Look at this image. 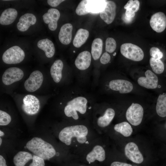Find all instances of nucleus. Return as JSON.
Returning <instances> with one entry per match:
<instances>
[{"instance_id": "f8f14e48", "label": "nucleus", "mask_w": 166, "mask_h": 166, "mask_svg": "<svg viewBox=\"0 0 166 166\" xmlns=\"http://www.w3.org/2000/svg\"><path fill=\"white\" fill-rule=\"evenodd\" d=\"M145 75V77L142 76L138 78V84L140 86L148 89L156 88L158 81L157 76L150 70H146Z\"/></svg>"}, {"instance_id": "0eeeda50", "label": "nucleus", "mask_w": 166, "mask_h": 166, "mask_svg": "<svg viewBox=\"0 0 166 166\" xmlns=\"http://www.w3.org/2000/svg\"><path fill=\"white\" fill-rule=\"evenodd\" d=\"M22 109L26 114H35L38 113L40 108L38 99L35 96L28 94L25 96L23 100Z\"/></svg>"}, {"instance_id": "09e8293b", "label": "nucleus", "mask_w": 166, "mask_h": 166, "mask_svg": "<svg viewBox=\"0 0 166 166\" xmlns=\"http://www.w3.org/2000/svg\"></svg>"}, {"instance_id": "a18cd8bd", "label": "nucleus", "mask_w": 166, "mask_h": 166, "mask_svg": "<svg viewBox=\"0 0 166 166\" xmlns=\"http://www.w3.org/2000/svg\"><path fill=\"white\" fill-rule=\"evenodd\" d=\"M116 54V53H115L114 54H113V56H115Z\"/></svg>"}, {"instance_id": "4be33fe9", "label": "nucleus", "mask_w": 166, "mask_h": 166, "mask_svg": "<svg viewBox=\"0 0 166 166\" xmlns=\"http://www.w3.org/2000/svg\"><path fill=\"white\" fill-rule=\"evenodd\" d=\"M38 47L43 51L48 58L52 57L55 53V48L53 43L48 38L39 40L37 43Z\"/></svg>"}, {"instance_id": "e433bc0d", "label": "nucleus", "mask_w": 166, "mask_h": 166, "mask_svg": "<svg viewBox=\"0 0 166 166\" xmlns=\"http://www.w3.org/2000/svg\"><path fill=\"white\" fill-rule=\"evenodd\" d=\"M111 60V56L107 52H105L101 55L100 58V62L103 65L109 63Z\"/></svg>"}, {"instance_id": "39448f33", "label": "nucleus", "mask_w": 166, "mask_h": 166, "mask_svg": "<svg viewBox=\"0 0 166 166\" xmlns=\"http://www.w3.org/2000/svg\"><path fill=\"white\" fill-rule=\"evenodd\" d=\"M25 57L24 51L19 46L15 45L4 52L2 56V60L6 64H16L21 62Z\"/></svg>"}, {"instance_id": "a19ab883", "label": "nucleus", "mask_w": 166, "mask_h": 166, "mask_svg": "<svg viewBox=\"0 0 166 166\" xmlns=\"http://www.w3.org/2000/svg\"><path fill=\"white\" fill-rule=\"evenodd\" d=\"M125 14L127 17L133 18L135 15V13L126 10Z\"/></svg>"}, {"instance_id": "c03bdc74", "label": "nucleus", "mask_w": 166, "mask_h": 166, "mask_svg": "<svg viewBox=\"0 0 166 166\" xmlns=\"http://www.w3.org/2000/svg\"><path fill=\"white\" fill-rule=\"evenodd\" d=\"M2 143V139L1 137L0 138V145H1Z\"/></svg>"}, {"instance_id": "9d476101", "label": "nucleus", "mask_w": 166, "mask_h": 166, "mask_svg": "<svg viewBox=\"0 0 166 166\" xmlns=\"http://www.w3.org/2000/svg\"><path fill=\"white\" fill-rule=\"evenodd\" d=\"M24 76V73L20 69L17 67H12L7 69L2 77L3 83L9 85L22 79Z\"/></svg>"}, {"instance_id": "b1692460", "label": "nucleus", "mask_w": 166, "mask_h": 166, "mask_svg": "<svg viewBox=\"0 0 166 166\" xmlns=\"http://www.w3.org/2000/svg\"><path fill=\"white\" fill-rule=\"evenodd\" d=\"M107 0H88L85 7L89 12L100 13L105 9Z\"/></svg>"}, {"instance_id": "c756f323", "label": "nucleus", "mask_w": 166, "mask_h": 166, "mask_svg": "<svg viewBox=\"0 0 166 166\" xmlns=\"http://www.w3.org/2000/svg\"><path fill=\"white\" fill-rule=\"evenodd\" d=\"M150 66L153 71L157 74L163 73L164 66L163 62L160 59H156L151 57L149 60Z\"/></svg>"}, {"instance_id": "cd10ccee", "label": "nucleus", "mask_w": 166, "mask_h": 166, "mask_svg": "<svg viewBox=\"0 0 166 166\" xmlns=\"http://www.w3.org/2000/svg\"><path fill=\"white\" fill-rule=\"evenodd\" d=\"M102 47L103 42L101 39L97 38L93 40L91 46V54L94 60H97L100 58Z\"/></svg>"}, {"instance_id": "c9c22d12", "label": "nucleus", "mask_w": 166, "mask_h": 166, "mask_svg": "<svg viewBox=\"0 0 166 166\" xmlns=\"http://www.w3.org/2000/svg\"><path fill=\"white\" fill-rule=\"evenodd\" d=\"M45 165L44 161L43 159L34 155L32 162L29 166H45Z\"/></svg>"}, {"instance_id": "a878e982", "label": "nucleus", "mask_w": 166, "mask_h": 166, "mask_svg": "<svg viewBox=\"0 0 166 166\" xmlns=\"http://www.w3.org/2000/svg\"><path fill=\"white\" fill-rule=\"evenodd\" d=\"M89 35V31L80 28L76 32L73 41V45L77 48L81 47L85 42Z\"/></svg>"}, {"instance_id": "f03ea898", "label": "nucleus", "mask_w": 166, "mask_h": 166, "mask_svg": "<svg viewBox=\"0 0 166 166\" xmlns=\"http://www.w3.org/2000/svg\"><path fill=\"white\" fill-rule=\"evenodd\" d=\"M26 147L34 155L44 160L51 158L56 154V151L52 145L39 137L33 138L27 143Z\"/></svg>"}, {"instance_id": "7c9ffc66", "label": "nucleus", "mask_w": 166, "mask_h": 166, "mask_svg": "<svg viewBox=\"0 0 166 166\" xmlns=\"http://www.w3.org/2000/svg\"><path fill=\"white\" fill-rule=\"evenodd\" d=\"M140 3L137 0H129L124 6L126 10L136 13L139 10Z\"/></svg>"}, {"instance_id": "473e14b6", "label": "nucleus", "mask_w": 166, "mask_h": 166, "mask_svg": "<svg viewBox=\"0 0 166 166\" xmlns=\"http://www.w3.org/2000/svg\"><path fill=\"white\" fill-rule=\"evenodd\" d=\"M88 0L81 1L77 6L75 10L77 14L81 16L85 15L89 13L86 8L85 6Z\"/></svg>"}, {"instance_id": "2f4dec72", "label": "nucleus", "mask_w": 166, "mask_h": 166, "mask_svg": "<svg viewBox=\"0 0 166 166\" xmlns=\"http://www.w3.org/2000/svg\"><path fill=\"white\" fill-rule=\"evenodd\" d=\"M117 44L115 39L112 38H107L105 41V50L109 53L113 52L116 49Z\"/></svg>"}, {"instance_id": "1a4fd4ad", "label": "nucleus", "mask_w": 166, "mask_h": 166, "mask_svg": "<svg viewBox=\"0 0 166 166\" xmlns=\"http://www.w3.org/2000/svg\"><path fill=\"white\" fill-rule=\"evenodd\" d=\"M108 86L112 91L121 94L128 93L133 89V85L129 81L122 79H114L108 83Z\"/></svg>"}, {"instance_id": "ea45409f", "label": "nucleus", "mask_w": 166, "mask_h": 166, "mask_svg": "<svg viewBox=\"0 0 166 166\" xmlns=\"http://www.w3.org/2000/svg\"><path fill=\"white\" fill-rule=\"evenodd\" d=\"M122 19L125 22L128 23H130L132 21L133 18L127 17L124 14L122 16Z\"/></svg>"}, {"instance_id": "79ce46f5", "label": "nucleus", "mask_w": 166, "mask_h": 166, "mask_svg": "<svg viewBox=\"0 0 166 166\" xmlns=\"http://www.w3.org/2000/svg\"><path fill=\"white\" fill-rule=\"evenodd\" d=\"M6 163L5 159L2 156L0 155V166H7Z\"/></svg>"}, {"instance_id": "de8ad7c7", "label": "nucleus", "mask_w": 166, "mask_h": 166, "mask_svg": "<svg viewBox=\"0 0 166 166\" xmlns=\"http://www.w3.org/2000/svg\"><path fill=\"white\" fill-rule=\"evenodd\" d=\"M75 52V51H73V52Z\"/></svg>"}, {"instance_id": "f257e3e1", "label": "nucleus", "mask_w": 166, "mask_h": 166, "mask_svg": "<svg viewBox=\"0 0 166 166\" xmlns=\"http://www.w3.org/2000/svg\"><path fill=\"white\" fill-rule=\"evenodd\" d=\"M81 90L75 89L72 92L64 109L65 115L75 120L79 118L78 113L81 114L86 113L89 104L93 101L89 95Z\"/></svg>"}, {"instance_id": "72a5a7b5", "label": "nucleus", "mask_w": 166, "mask_h": 166, "mask_svg": "<svg viewBox=\"0 0 166 166\" xmlns=\"http://www.w3.org/2000/svg\"><path fill=\"white\" fill-rule=\"evenodd\" d=\"M11 118L10 115L6 112L0 110V125H8L10 122Z\"/></svg>"}, {"instance_id": "6e6552de", "label": "nucleus", "mask_w": 166, "mask_h": 166, "mask_svg": "<svg viewBox=\"0 0 166 166\" xmlns=\"http://www.w3.org/2000/svg\"><path fill=\"white\" fill-rule=\"evenodd\" d=\"M42 73L39 70L32 72L24 84L26 89L29 92H32L38 89L41 86L43 81Z\"/></svg>"}, {"instance_id": "ddd939ff", "label": "nucleus", "mask_w": 166, "mask_h": 166, "mask_svg": "<svg viewBox=\"0 0 166 166\" xmlns=\"http://www.w3.org/2000/svg\"><path fill=\"white\" fill-rule=\"evenodd\" d=\"M149 22L151 27L154 31L161 33L166 27V16L162 12H157L152 15Z\"/></svg>"}, {"instance_id": "dca6fc26", "label": "nucleus", "mask_w": 166, "mask_h": 166, "mask_svg": "<svg viewBox=\"0 0 166 166\" xmlns=\"http://www.w3.org/2000/svg\"><path fill=\"white\" fill-rule=\"evenodd\" d=\"M91 55L88 51H84L80 53L75 61L76 67L81 71H84L90 66L91 61Z\"/></svg>"}, {"instance_id": "4c0bfd02", "label": "nucleus", "mask_w": 166, "mask_h": 166, "mask_svg": "<svg viewBox=\"0 0 166 166\" xmlns=\"http://www.w3.org/2000/svg\"><path fill=\"white\" fill-rule=\"evenodd\" d=\"M63 0H48V4L50 6L55 7L58 6L61 3L64 1Z\"/></svg>"}, {"instance_id": "5701e85b", "label": "nucleus", "mask_w": 166, "mask_h": 166, "mask_svg": "<svg viewBox=\"0 0 166 166\" xmlns=\"http://www.w3.org/2000/svg\"><path fill=\"white\" fill-rule=\"evenodd\" d=\"M115 114V111L113 108H107L103 114L97 118V123L98 125L101 127L107 126L113 120Z\"/></svg>"}, {"instance_id": "412c9836", "label": "nucleus", "mask_w": 166, "mask_h": 166, "mask_svg": "<svg viewBox=\"0 0 166 166\" xmlns=\"http://www.w3.org/2000/svg\"><path fill=\"white\" fill-rule=\"evenodd\" d=\"M18 15V12L14 8H9L4 10L0 17V24L8 25L12 23Z\"/></svg>"}, {"instance_id": "7ed1b4c3", "label": "nucleus", "mask_w": 166, "mask_h": 166, "mask_svg": "<svg viewBox=\"0 0 166 166\" xmlns=\"http://www.w3.org/2000/svg\"><path fill=\"white\" fill-rule=\"evenodd\" d=\"M88 133V130L85 126L77 125L64 128L60 132L58 137L61 142L69 145L71 144L72 138L73 137H76L80 143H85Z\"/></svg>"}, {"instance_id": "4468645a", "label": "nucleus", "mask_w": 166, "mask_h": 166, "mask_svg": "<svg viewBox=\"0 0 166 166\" xmlns=\"http://www.w3.org/2000/svg\"><path fill=\"white\" fill-rule=\"evenodd\" d=\"M60 15L59 11L55 8L49 9L47 13L44 14L42 18L44 22L48 24V27L51 31L55 30L57 26V21Z\"/></svg>"}, {"instance_id": "bb28decb", "label": "nucleus", "mask_w": 166, "mask_h": 166, "mask_svg": "<svg viewBox=\"0 0 166 166\" xmlns=\"http://www.w3.org/2000/svg\"><path fill=\"white\" fill-rule=\"evenodd\" d=\"M156 111L160 117H166V93L159 95L157 100Z\"/></svg>"}, {"instance_id": "9b49d317", "label": "nucleus", "mask_w": 166, "mask_h": 166, "mask_svg": "<svg viewBox=\"0 0 166 166\" xmlns=\"http://www.w3.org/2000/svg\"><path fill=\"white\" fill-rule=\"evenodd\" d=\"M124 153L126 156L134 163L140 164L143 161L142 155L137 145L133 142H129L125 145Z\"/></svg>"}, {"instance_id": "c85d7f7f", "label": "nucleus", "mask_w": 166, "mask_h": 166, "mask_svg": "<svg viewBox=\"0 0 166 166\" xmlns=\"http://www.w3.org/2000/svg\"><path fill=\"white\" fill-rule=\"evenodd\" d=\"M114 128L115 131L125 137L130 136L133 132L132 128L130 124L125 121L115 124Z\"/></svg>"}, {"instance_id": "a211bd4d", "label": "nucleus", "mask_w": 166, "mask_h": 166, "mask_svg": "<svg viewBox=\"0 0 166 166\" xmlns=\"http://www.w3.org/2000/svg\"><path fill=\"white\" fill-rule=\"evenodd\" d=\"M73 28L72 25L69 23L65 24L61 27L58 34V38L62 44L67 45L70 43Z\"/></svg>"}, {"instance_id": "aec40b11", "label": "nucleus", "mask_w": 166, "mask_h": 166, "mask_svg": "<svg viewBox=\"0 0 166 166\" xmlns=\"http://www.w3.org/2000/svg\"><path fill=\"white\" fill-rule=\"evenodd\" d=\"M105 157V152L103 147L100 145H97L87 155L86 159L89 163H90L94 162L96 160L100 162L103 161Z\"/></svg>"}, {"instance_id": "20e7f679", "label": "nucleus", "mask_w": 166, "mask_h": 166, "mask_svg": "<svg viewBox=\"0 0 166 166\" xmlns=\"http://www.w3.org/2000/svg\"><path fill=\"white\" fill-rule=\"evenodd\" d=\"M122 55L131 60L138 61L144 57V54L142 49L138 46L131 43H124L120 47Z\"/></svg>"}, {"instance_id": "f704fd0d", "label": "nucleus", "mask_w": 166, "mask_h": 166, "mask_svg": "<svg viewBox=\"0 0 166 166\" xmlns=\"http://www.w3.org/2000/svg\"><path fill=\"white\" fill-rule=\"evenodd\" d=\"M150 54L152 57L156 59H160L163 57V53L158 48L153 47L150 49Z\"/></svg>"}, {"instance_id": "f3484780", "label": "nucleus", "mask_w": 166, "mask_h": 166, "mask_svg": "<svg viewBox=\"0 0 166 166\" xmlns=\"http://www.w3.org/2000/svg\"><path fill=\"white\" fill-rule=\"evenodd\" d=\"M37 19L35 16L31 13H26L19 18L17 25L18 29L21 32L27 30L30 26L35 24Z\"/></svg>"}, {"instance_id": "423d86ee", "label": "nucleus", "mask_w": 166, "mask_h": 166, "mask_svg": "<svg viewBox=\"0 0 166 166\" xmlns=\"http://www.w3.org/2000/svg\"><path fill=\"white\" fill-rule=\"evenodd\" d=\"M144 114L142 106L138 103H132L128 107L126 113L127 121L132 125L137 126L141 123Z\"/></svg>"}, {"instance_id": "37998d69", "label": "nucleus", "mask_w": 166, "mask_h": 166, "mask_svg": "<svg viewBox=\"0 0 166 166\" xmlns=\"http://www.w3.org/2000/svg\"><path fill=\"white\" fill-rule=\"evenodd\" d=\"M4 133L3 132H2L1 130L0 131V136H4Z\"/></svg>"}, {"instance_id": "58836bf2", "label": "nucleus", "mask_w": 166, "mask_h": 166, "mask_svg": "<svg viewBox=\"0 0 166 166\" xmlns=\"http://www.w3.org/2000/svg\"><path fill=\"white\" fill-rule=\"evenodd\" d=\"M110 166H132L131 164L125 163L115 161L112 163Z\"/></svg>"}, {"instance_id": "6ab92c4d", "label": "nucleus", "mask_w": 166, "mask_h": 166, "mask_svg": "<svg viewBox=\"0 0 166 166\" xmlns=\"http://www.w3.org/2000/svg\"><path fill=\"white\" fill-rule=\"evenodd\" d=\"M63 66V62L60 59L55 60L51 66L50 69L51 75L56 83H59L62 79Z\"/></svg>"}, {"instance_id": "2eb2a0df", "label": "nucleus", "mask_w": 166, "mask_h": 166, "mask_svg": "<svg viewBox=\"0 0 166 166\" xmlns=\"http://www.w3.org/2000/svg\"><path fill=\"white\" fill-rule=\"evenodd\" d=\"M116 6L112 1H107L104 9L100 13V17L106 23L109 24L113 21L116 15Z\"/></svg>"}, {"instance_id": "49530a36", "label": "nucleus", "mask_w": 166, "mask_h": 166, "mask_svg": "<svg viewBox=\"0 0 166 166\" xmlns=\"http://www.w3.org/2000/svg\"><path fill=\"white\" fill-rule=\"evenodd\" d=\"M165 128H166V122L165 124Z\"/></svg>"}, {"instance_id": "393cba45", "label": "nucleus", "mask_w": 166, "mask_h": 166, "mask_svg": "<svg viewBox=\"0 0 166 166\" xmlns=\"http://www.w3.org/2000/svg\"><path fill=\"white\" fill-rule=\"evenodd\" d=\"M33 156L30 153L25 151H20L14 156L13 161L15 166H24Z\"/></svg>"}]
</instances>
